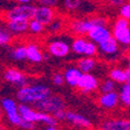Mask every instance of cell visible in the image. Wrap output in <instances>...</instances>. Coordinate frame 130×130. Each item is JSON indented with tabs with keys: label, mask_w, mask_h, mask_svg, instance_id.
Masks as SVG:
<instances>
[{
	"label": "cell",
	"mask_w": 130,
	"mask_h": 130,
	"mask_svg": "<svg viewBox=\"0 0 130 130\" xmlns=\"http://www.w3.org/2000/svg\"><path fill=\"white\" fill-rule=\"evenodd\" d=\"M52 94V89L45 83H27L18 89L15 97L19 103L33 106Z\"/></svg>",
	"instance_id": "cell-1"
},
{
	"label": "cell",
	"mask_w": 130,
	"mask_h": 130,
	"mask_svg": "<svg viewBox=\"0 0 130 130\" xmlns=\"http://www.w3.org/2000/svg\"><path fill=\"white\" fill-rule=\"evenodd\" d=\"M107 19L103 17H91V18L76 19L69 24V30L76 36H85L95 26L107 25Z\"/></svg>",
	"instance_id": "cell-2"
},
{
	"label": "cell",
	"mask_w": 130,
	"mask_h": 130,
	"mask_svg": "<svg viewBox=\"0 0 130 130\" xmlns=\"http://www.w3.org/2000/svg\"><path fill=\"white\" fill-rule=\"evenodd\" d=\"M111 36L122 47L128 48L130 45V24L129 20L123 18L116 19L111 27Z\"/></svg>",
	"instance_id": "cell-3"
},
{
	"label": "cell",
	"mask_w": 130,
	"mask_h": 130,
	"mask_svg": "<svg viewBox=\"0 0 130 130\" xmlns=\"http://www.w3.org/2000/svg\"><path fill=\"white\" fill-rule=\"evenodd\" d=\"M33 108H35L36 110L42 112H47V114H51L53 115L54 112L59 111V110H62V109H66V102L61 96L59 95H48L47 97H45L43 100L36 102L35 104H33Z\"/></svg>",
	"instance_id": "cell-4"
},
{
	"label": "cell",
	"mask_w": 130,
	"mask_h": 130,
	"mask_svg": "<svg viewBox=\"0 0 130 130\" xmlns=\"http://www.w3.org/2000/svg\"><path fill=\"white\" fill-rule=\"evenodd\" d=\"M0 107L3 109V111L5 112L7 120L12 125L19 127L21 123L22 118L19 114L18 110V103L17 101L11 99V97H3L0 100Z\"/></svg>",
	"instance_id": "cell-5"
},
{
	"label": "cell",
	"mask_w": 130,
	"mask_h": 130,
	"mask_svg": "<svg viewBox=\"0 0 130 130\" xmlns=\"http://www.w3.org/2000/svg\"><path fill=\"white\" fill-rule=\"evenodd\" d=\"M35 6L33 4H18L17 6L8 9L5 14L6 20H12V19H24L28 20L33 19Z\"/></svg>",
	"instance_id": "cell-6"
},
{
	"label": "cell",
	"mask_w": 130,
	"mask_h": 130,
	"mask_svg": "<svg viewBox=\"0 0 130 130\" xmlns=\"http://www.w3.org/2000/svg\"><path fill=\"white\" fill-rule=\"evenodd\" d=\"M47 51L51 55H53L54 58L58 59H63L67 58L70 53V45L64 40L61 39H55L51 40L47 43Z\"/></svg>",
	"instance_id": "cell-7"
},
{
	"label": "cell",
	"mask_w": 130,
	"mask_h": 130,
	"mask_svg": "<svg viewBox=\"0 0 130 130\" xmlns=\"http://www.w3.org/2000/svg\"><path fill=\"white\" fill-rule=\"evenodd\" d=\"M99 86H100L99 79L94 74H91V73H82L76 88H79L83 94H89V93H94L95 90H97Z\"/></svg>",
	"instance_id": "cell-8"
},
{
	"label": "cell",
	"mask_w": 130,
	"mask_h": 130,
	"mask_svg": "<svg viewBox=\"0 0 130 130\" xmlns=\"http://www.w3.org/2000/svg\"><path fill=\"white\" fill-rule=\"evenodd\" d=\"M4 80L11 85L17 86L18 88L28 83V77L24 72L17 69V68H6L4 70Z\"/></svg>",
	"instance_id": "cell-9"
},
{
	"label": "cell",
	"mask_w": 130,
	"mask_h": 130,
	"mask_svg": "<svg viewBox=\"0 0 130 130\" xmlns=\"http://www.w3.org/2000/svg\"><path fill=\"white\" fill-rule=\"evenodd\" d=\"M120 48L121 47L117 43V41L112 36H110L106 41L97 45V53H100L102 56H104V59H108L112 58V56H117L120 54Z\"/></svg>",
	"instance_id": "cell-10"
},
{
	"label": "cell",
	"mask_w": 130,
	"mask_h": 130,
	"mask_svg": "<svg viewBox=\"0 0 130 130\" xmlns=\"http://www.w3.org/2000/svg\"><path fill=\"white\" fill-rule=\"evenodd\" d=\"M87 36L88 40H90L96 45H99V43L106 41L107 39H109L111 36V30L107 25H104V26H95L88 32Z\"/></svg>",
	"instance_id": "cell-11"
},
{
	"label": "cell",
	"mask_w": 130,
	"mask_h": 130,
	"mask_svg": "<svg viewBox=\"0 0 130 130\" xmlns=\"http://www.w3.org/2000/svg\"><path fill=\"white\" fill-rule=\"evenodd\" d=\"M55 11L53 7L48 6H35V11H34L33 19H35L36 21L41 22L42 25L47 26L49 22L55 18Z\"/></svg>",
	"instance_id": "cell-12"
},
{
	"label": "cell",
	"mask_w": 130,
	"mask_h": 130,
	"mask_svg": "<svg viewBox=\"0 0 130 130\" xmlns=\"http://www.w3.org/2000/svg\"><path fill=\"white\" fill-rule=\"evenodd\" d=\"M64 121H67L69 124L74 125V127L83 128V129H88V128L91 127V122L89 118L85 117V116L79 114V112L73 111V110H66Z\"/></svg>",
	"instance_id": "cell-13"
},
{
	"label": "cell",
	"mask_w": 130,
	"mask_h": 130,
	"mask_svg": "<svg viewBox=\"0 0 130 130\" xmlns=\"http://www.w3.org/2000/svg\"><path fill=\"white\" fill-rule=\"evenodd\" d=\"M101 130H130L128 118H107L101 124Z\"/></svg>",
	"instance_id": "cell-14"
},
{
	"label": "cell",
	"mask_w": 130,
	"mask_h": 130,
	"mask_svg": "<svg viewBox=\"0 0 130 130\" xmlns=\"http://www.w3.org/2000/svg\"><path fill=\"white\" fill-rule=\"evenodd\" d=\"M120 100H118L117 91H110V93H101L99 97V104L103 109L107 110H112L118 106Z\"/></svg>",
	"instance_id": "cell-15"
},
{
	"label": "cell",
	"mask_w": 130,
	"mask_h": 130,
	"mask_svg": "<svg viewBox=\"0 0 130 130\" xmlns=\"http://www.w3.org/2000/svg\"><path fill=\"white\" fill-rule=\"evenodd\" d=\"M6 29L13 35H21L28 32V20L12 19L6 21Z\"/></svg>",
	"instance_id": "cell-16"
},
{
	"label": "cell",
	"mask_w": 130,
	"mask_h": 130,
	"mask_svg": "<svg viewBox=\"0 0 130 130\" xmlns=\"http://www.w3.org/2000/svg\"><path fill=\"white\" fill-rule=\"evenodd\" d=\"M25 47H26V60L32 63H40L43 61V52L41 51L39 45L29 42L25 45Z\"/></svg>",
	"instance_id": "cell-17"
},
{
	"label": "cell",
	"mask_w": 130,
	"mask_h": 130,
	"mask_svg": "<svg viewBox=\"0 0 130 130\" xmlns=\"http://www.w3.org/2000/svg\"><path fill=\"white\" fill-rule=\"evenodd\" d=\"M81 75H82V73L77 67H68L63 73L64 83H67V85L72 88H76Z\"/></svg>",
	"instance_id": "cell-18"
},
{
	"label": "cell",
	"mask_w": 130,
	"mask_h": 130,
	"mask_svg": "<svg viewBox=\"0 0 130 130\" xmlns=\"http://www.w3.org/2000/svg\"><path fill=\"white\" fill-rule=\"evenodd\" d=\"M96 64H97V62L94 58L85 56V58H81L77 60L76 67L81 70V73H91L96 68Z\"/></svg>",
	"instance_id": "cell-19"
},
{
	"label": "cell",
	"mask_w": 130,
	"mask_h": 130,
	"mask_svg": "<svg viewBox=\"0 0 130 130\" xmlns=\"http://www.w3.org/2000/svg\"><path fill=\"white\" fill-rule=\"evenodd\" d=\"M9 59L17 62L26 60V47L25 45H17L9 49Z\"/></svg>",
	"instance_id": "cell-20"
},
{
	"label": "cell",
	"mask_w": 130,
	"mask_h": 130,
	"mask_svg": "<svg viewBox=\"0 0 130 130\" xmlns=\"http://www.w3.org/2000/svg\"><path fill=\"white\" fill-rule=\"evenodd\" d=\"M117 94H118V100L122 103V106L128 108L130 106V82L122 83L120 91Z\"/></svg>",
	"instance_id": "cell-21"
},
{
	"label": "cell",
	"mask_w": 130,
	"mask_h": 130,
	"mask_svg": "<svg viewBox=\"0 0 130 130\" xmlns=\"http://www.w3.org/2000/svg\"><path fill=\"white\" fill-rule=\"evenodd\" d=\"M87 40L88 39L85 36H76L75 39L73 40L72 45H70V52H73L76 55H83Z\"/></svg>",
	"instance_id": "cell-22"
},
{
	"label": "cell",
	"mask_w": 130,
	"mask_h": 130,
	"mask_svg": "<svg viewBox=\"0 0 130 130\" xmlns=\"http://www.w3.org/2000/svg\"><path fill=\"white\" fill-rule=\"evenodd\" d=\"M109 79H111L114 82L120 83V85H122L124 82H129L127 80L124 69L118 68V67H114V68H111V69L109 70Z\"/></svg>",
	"instance_id": "cell-23"
},
{
	"label": "cell",
	"mask_w": 130,
	"mask_h": 130,
	"mask_svg": "<svg viewBox=\"0 0 130 130\" xmlns=\"http://www.w3.org/2000/svg\"><path fill=\"white\" fill-rule=\"evenodd\" d=\"M45 29H46L45 25L36 21L35 19H30L28 21V32H30L32 34H41L45 32Z\"/></svg>",
	"instance_id": "cell-24"
},
{
	"label": "cell",
	"mask_w": 130,
	"mask_h": 130,
	"mask_svg": "<svg viewBox=\"0 0 130 130\" xmlns=\"http://www.w3.org/2000/svg\"><path fill=\"white\" fill-rule=\"evenodd\" d=\"M62 4L67 12H76L81 8L83 0H62Z\"/></svg>",
	"instance_id": "cell-25"
},
{
	"label": "cell",
	"mask_w": 130,
	"mask_h": 130,
	"mask_svg": "<svg viewBox=\"0 0 130 130\" xmlns=\"http://www.w3.org/2000/svg\"><path fill=\"white\" fill-rule=\"evenodd\" d=\"M99 89L101 93H110V91H115L117 89V83L114 82L111 79H107L99 86Z\"/></svg>",
	"instance_id": "cell-26"
},
{
	"label": "cell",
	"mask_w": 130,
	"mask_h": 130,
	"mask_svg": "<svg viewBox=\"0 0 130 130\" xmlns=\"http://www.w3.org/2000/svg\"><path fill=\"white\" fill-rule=\"evenodd\" d=\"M47 26H48L49 32H52V33H59V32L63 28V20L55 17V18L53 19Z\"/></svg>",
	"instance_id": "cell-27"
},
{
	"label": "cell",
	"mask_w": 130,
	"mask_h": 130,
	"mask_svg": "<svg viewBox=\"0 0 130 130\" xmlns=\"http://www.w3.org/2000/svg\"><path fill=\"white\" fill-rule=\"evenodd\" d=\"M97 54V45L90 40H87L85 47V52H83V56H88V58H94Z\"/></svg>",
	"instance_id": "cell-28"
},
{
	"label": "cell",
	"mask_w": 130,
	"mask_h": 130,
	"mask_svg": "<svg viewBox=\"0 0 130 130\" xmlns=\"http://www.w3.org/2000/svg\"><path fill=\"white\" fill-rule=\"evenodd\" d=\"M12 42V34L5 27H0V46H7Z\"/></svg>",
	"instance_id": "cell-29"
},
{
	"label": "cell",
	"mask_w": 130,
	"mask_h": 130,
	"mask_svg": "<svg viewBox=\"0 0 130 130\" xmlns=\"http://www.w3.org/2000/svg\"><path fill=\"white\" fill-rule=\"evenodd\" d=\"M120 17L127 20L130 19V4L128 1H125L120 6Z\"/></svg>",
	"instance_id": "cell-30"
},
{
	"label": "cell",
	"mask_w": 130,
	"mask_h": 130,
	"mask_svg": "<svg viewBox=\"0 0 130 130\" xmlns=\"http://www.w3.org/2000/svg\"><path fill=\"white\" fill-rule=\"evenodd\" d=\"M52 82H53L55 86H58V87L63 86L64 85L63 74H62V73H55L54 75L52 76Z\"/></svg>",
	"instance_id": "cell-31"
},
{
	"label": "cell",
	"mask_w": 130,
	"mask_h": 130,
	"mask_svg": "<svg viewBox=\"0 0 130 130\" xmlns=\"http://www.w3.org/2000/svg\"><path fill=\"white\" fill-rule=\"evenodd\" d=\"M40 6H48V7H55L58 5V0H36Z\"/></svg>",
	"instance_id": "cell-32"
},
{
	"label": "cell",
	"mask_w": 130,
	"mask_h": 130,
	"mask_svg": "<svg viewBox=\"0 0 130 130\" xmlns=\"http://www.w3.org/2000/svg\"><path fill=\"white\" fill-rule=\"evenodd\" d=\"M19 127L22 128L24 130H34V128H35V123H32V122L24 121V120H22Z\"/></svg>",
	"instance_id": "cell-33"
},
{
	"label": "cell",
	"mask_w": 130,
	"mask_h": 130,
	"mask_svg": "<svg viewBox=\"0 0 130 130\" xmlns=\"http://www.w3.org/2000/svg\"><path fill=\"white\" fill-rule=\"evenodd\" d=\"M127 0H108V3L111 5V6H115V7H120L122 4H124Z\"/></svg>",
	"instance_id": "cell-34"
},
{
	"label": "cell",
	"mask_w": 130,
	"mask_h": 130,
	"mask_svg": "<svg viewBox=\"0 0 130 130\" xmlns=\"http://www.w3.org/2000/svg\"><path fill=\"white\" fill-rule=\"evenodd\" d=\"M124 73H125L127 80L130 82V68H129V67H125V68H124Z\"/></svg>",
	"instance_id": "cell-35"
},
{
	"label": "cell",
	"mask_w": 130,
	"mask_h": 130,
	"mask_svg": "<svg viewBox=\"0 0 130 130\" xmlns=\"http://www.w3.org/2000/svg\"><path fill=\"white\" fill-rule=\"evenodd\" d=\"M18 4H32L34 0H15Z\"/></svg>",
	"instance_id": "cell-36"
},
{
	"label": "cell",
	"mask_w": 130,
	"mask_h": 130,
	"mask_svg": "<svg viewBox=\"0 0 130 130\" xmlns=\"http://www.w3.org/2000/svg\"><path fill=\"white\" fill-rule=\"evenodd\" d=\"M45 130H59V129L56 128V125H47Z\"/></svg>",
	"instance_id": "cell-37"
},
{
	"label": "cell",
	"mask_w": 130,
	"mask_h": 130,
	"mask_svg": "<svg viewBox=\"0 0 130 130\" xmlns=\"http://www.w3.org/2000/svg\"><path fill=\"white\" fill-rule=\"evenodd\" d=\"M3 118V109H1V107H0V120Z\"/></svg>",
	"instance_id": "cell-38"
},
{
	"label": "cell",
	"mask_w": 130,
	"mask_h": 130,
	"mask_svg": "<svg viewBox=\"0 0 130 130\" xmlns=\"http://www.w3.org/2000/svg\"><path fill=\"white\" fill-rule=\"evenodd\" d=\"M7 1H9V0H7Z\"/></svg>",
	"instance_id": "cell-39"
}]
</instances>
